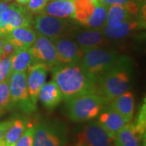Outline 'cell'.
Masks as SVG:
<instances>
[{"label":"cell","instance_id":"cell-1","mask_svg":"<svg viewBox=\"0 0 146 146\" xmlns=\"http://www.w3.org/2000/svg\"><path fill=\"white\" fill-rule=\"evenodd\" d=\"M53 81L56 84L63 99H72L84 94H96V81L86 73L80 63H60L51 68Z\"/></svg>","mask_w":146,"mask_h":146},{"label":"cell","instance_id":"cell-2","mask_svg":"<svg viewBox=\"0 0 146 146\" xmlns=\"http://www.w3.org/2000/svg\"><path fill=\"white\" fill-rule=\"evenodd\" d=\"M132 80V64L128 56L123 55L119 63L102 74L96 81V94L110 102L129 91Z\"/></svg>","mask_w":146,"mask_h":146},{"label":"cell","instance_id":"cell-3","mask_svg":"<svg viewBox=\"0 0 146 146\" xmlns=\"http://www.w3.org/2000/svg\"><path fill=\"white\" fill-rule=\"evenodd\" d=\"M108 103L109 102L99 94H84L66 101V113L74 122H86L98 117Z\"/></svg>","mask_w":146,"mask_h":146},{"label":"cell","instance_id":"cell-4","mask_svg":"<svg viewBox=\"0 0 146 146\" xmlns=\"http://www.w3.org/2000/svg\"><path fill=\"white\" fill-rule=\"evenodd\" d=\"M123 57L115 50L95 48L84 51L80 65L95 81L100 76L115 67Z\"/></svg>","mask_w":146,"mask_h":146},{"label":"cell","instance_id":"cell-5","mask_svg":"<svg viewBox=\"0 0 146 146\" xmlns=\"http://www.w3.org/2000/svg\"><path fill=\"white\" fill-rule=\"evenodd\" d=\"M37 33L54 41L60 37H71L79 31L78 27L63 18L40 14L33 21Z\"/></svg>","mask_w":146,"mask_h":146},{"label":"cell","instance_id":"cell-6","mask_svg":"<svg viewBox=\"0 0 146 146\" xmlns=\"http://www.w3.org/2000/svg\"><path fill=\"white\" fill-rule=\"evenodd\" d=\"M67 140L64 124L54 121H42L35 126L33 146H64Z\"/></svg>","mask_w":146,"mask_h":146},{"label":"cell","instance_id":"cell-7","mask_svg":"<svg viewBox=\"0 0 146 146\" xmlns=\"http://www.w3.org/2000/svg\"><path fill=\"white\" fill-rule=\"evenodd\" d=\"M11 101L17 105L25 113H32L36 110V105L32 102L27 86L26 72H11L9 77Z\"/></svg>","mask_w":146,"mask_h":146},{"label":"cell","instance_id":"cell-8","mask_svg":"<svg viewBox=\"0 0 146 146\" xmlns=\"http://www.w3.org/2000/svg\"><path fill=\"white\" fill-rule=\"evenodd\" d=\"M32 14L25 7L11 3L0 14V36H4L11 30L20 27H30L33 24Z\"/></svg>","mask_w":146,"mask_h":146},{"label":"cell","instance_id":"cell-9","mask_svg":"<svg viewBox=\"0 0 146 146\" xmlns=\"http://www.w3.org/2000/svg\"><path fill=\"white\" fill-rule=\"evenodd\" d=\"M76 146H115L114 139L106 133L98 121L82 127L76 136Z\"/></svg>","mask_w":146,"mask_h":146},{"label":"cell","instance_id":"cell-10","mask_svg":"<svg viewBox=\"0 0 146 146\" xmlns=\"http://www.w3.org/2000/svg\"><path fill=\"white\" fill-rule=\"evenodd\" d=\"M34 63H41L51 68L60 64L54 42L46 36L37 34L34 43L29 48Z\"/></svg>","mask_w":146,"mask_h":146},{"label":"cell","instance_id":"cell-11","mask_svg":"<svg viewBox=\"0 0 146 146\" xmlns=\"http://www.w3.org/2000/svg\"><path fill=\"white\" fill-rule=\"evenodd\" d=\"M53 42L59 63L63 64L80 63L83 58V50L72 37H60L54 40Z\"/></svg>","mask_w":146,"mask_h":146},{"label":"cell","instance_id":"cell-12","mask_svg":"<svg viewBox=\"0 0 146 146\" xmlns=\"http://www.w3.org/2000/svg\"><path fill=\"white\" fill-rule=\"evenodd\" d=\"M50 68L41 63H33L27 71V86L32 102L36 105L38 94L46 82L48 71Z\"/></svg>","mask_w":146,"mask_h":146},{"label":"cell","instance_id":"cell-13","mask_svg":"<svg viewBox=\"0 0 146 146\" xmlns=\"http://www.w3.org/2000/svg\"><path fill=\"white\" fill-rule=\"evenodd\" d=\"M139 10V5L135 0L125 5L109 6L105 25L111 28L118 26L124 21L133 19V16H137Z\"/></svg>","mask_w":146,"mask_h":146},{"label":"cell","instance_id":"cell-14","mask_svg":"<svg viewBox=\"0 0 146 146\" xmlns=\"http://www.w3.org/2000/svg\"><path fill=\"white\" fill-rule=\"evenodd\" d=\"M76 42L83 50L95 48H107L110 45V40L105 36L101 29H85L78 31L76 35Z\"/></svg>","mask_w":146,"mask_h":146},{"label":"cell","instance_id":"cell-15","mask_svg":"<svg viewBox=\"0 0 146 146\" xmlns=\"http://www.w3.org/2000/svg\"><path fill=\"white\" fill-rule=\"evenodd\" d=\"M98 115V123L113 139L116 133L127 123L119 113L109 106H105Z\"/></svg>","mask_w":146,"mask_h":146},{"label":"cell","instance_id":"cell-16","mask_svg":"<svg viewBox=\"0 0 146 146\" xmlns=\"http://www.w3.org/2000/svg\"><path fill=\"white\" fill-rule=\"evenodd\" d=\"M37 33L31 27H20L11 30L4 37L15 46L16 50L29 49L34 43Z\"/></svg>","mask_w":146,"mask_h":146},{"label":"cell","instance_id":"cell-17","mask_svg":"<svg viewBox=\"0 0 146 146\" xmlns=\"http://www.w3.org/2000/svg\"><path fill=\"white\" fill-rule=\"evenodd\" d=\"M109 107L119 113L127 123H129L135 112V97L131 92L127 91L111 100Z\"/></svg>","mask_w":146,"mask_h":146},{"label":"cell","instance_id":"cell-18","mask_svg":"<svg viewBox=\"0 0 146 146\" xmlns=\"http://www.w3.org/2000/svg\"><path fill=\"white\" fill-rule=\"evenodd\" d=\"M141 28H143V24L141 21L131 19L114 28L105 25L101 29V30L103 35L110 40H120L128 36L131 33Z\"/></svg>","mask_w":146,"mask_h":146},{"label":"cell","instance_id":"cell-19","mask_svg":"<svg viewBox=\"0 0 146 146\" xmlns=\"http://www.w3.org/2000/svg\"><path fill=\"white\" fill-rule=\"evenodd\" d=\"M145 136L136 129L133 123H127L122 127L114 137L115 146H141Z\"/></svg>","mask_w":146,"mask_h":146},{"label":"cell","instance_id":"cell-20","mask_svg":"<svg viewBox=\"0 0 146 146\" xmlns=\"http://www.w3.org/2000/svg\"><path fill=\"white\" fill-rule=\"evenodd\" d=\"M41 14L58 17L75 19V7L73 0H53L50 1Z\"/></svg>","mask_w":146,"mask_h":146},{"label":"cell","instance_id":"cell-21","mask_svg":"<svg viewBox=\"0 0 146 146\" xmlns=\"http://www.w3.org/2000/svg\"><path fill=\"white\" fill-rule=\"evenodd\" d=\"M38 99L48 110L54 109L63 100V95L54 81L45 83L39 91Z\"/></svg>","mask_w":146,"mask_h":146},{"label":"cell","instance_id":"cell-22","mask_svg":"<svg viewBox=\"0 0 146 146\" xmlns=\"http://www.w3.org/2000/svg\"><path fill=\"white\" fill-rule=\"evenodd\" d=\"M12 72H26L34 63V58L30 49L16 50L10 57Z\"/></svg>","mask_w":146,"mask_h":146},{"label":"cell","instance_id":"cell-23","mask_svg":"<svg viewBox=\"0 0 146 146\" xmlns=\"http://www.w3.org/2000/svg\"><path fill=\"white\" fill-rule=\"evenodd\" d=\"M28 126L29 121L25 118L19 117L15 119H11V123L6 131L3 141L7 145L13 146L22 136Z\"/></svg>","mask_w":146,"mask_h":146},{"label":"cell","instance_id":"cell-24","mask_svg":"<svg viewBox=\"0 0 146 146\" xmlns=\"http://www.w3.org/2000/svg\"><path fill=\"white\" fill-rule=\"evenodd\" d=\"M108 7L98 3L94 12L83 24V26L90 29H101L106 25Z\"/></svg>","mask_w":146,"mask_h":146},{"label":"cell","instance_id":"cell-25","mask_svg":"<svg viewBox=\"0 0 146 146\" xmlns=\"http://www.w3.org/2000/svg\"><path fill=\"white\" fill-rule=\"evenodd\" d=\"M75 7V20L83 25L94 12L96 4L93 0H73Z\"/></svg>","mask_w":146,"mask_h":146},{"label":"cell","instance_id":"cell-26","mask_svg":"<svg viewBox=\"0 0 146 146\" xmlns=\"http://www.w3.org/2000/svg\"><path fill=\"white\" fill-rule=\"evenodd\" d=\"M12 106L11 101L9 78L0 82V110L10 108Z\"/></svg>","mask_w":146,"mask_h":146},{"label":"cell","instance_id":"cell-27","mask_svg":"<svg viewBox=\"0 0 146 146\" xmlns=\"http://www.w3.org/2000/svg\"><path fill=\"white\" fill-rule=\"evenodd\" d=\"M35 125H30L27 127L20 139L13 146H33Z\"/></svg>","mask_w":146,"mask_h":146},{"label":"cell","instance_id":"cell-28","mask_svg":"<svg viewBox=\"0 0 146 146\" xmlns=\"http://www.w3.org/2000/svg\"><path fill=\"white\" fill-rule=\"evenodd\" d=\"M50 0H29L26 9L30 14H41Z\"/></svg>","mask_w":146,"mask_h":146},{"label":"cell","instance_id":"cell-29","mask_svg":"<svg viewBox=\"0 0 146 146\" xmlns=\"http://www.w3.org/2000/svg\"><path fill=\"white\" fill-rule=\"evenodd\" d=\"M11 64L9 58L0 59V82H3L10 77L11 74Z\"/></svg>","mask_w":146,"mask_h":146},{"label":"cell","instance_id":"cell-30","mask_svg":"<svg viewBox=\"0 0 146 146\" xmlns=\"http://www.w3.org/2000/svg\"><path fill=\"white\" fill-rule=\"evenodd\" d=\"M16 51V48L15 46L11 43L7 38L4 37V41H3V45L2 48V51L0 54V59L1 58H9L12 55V54Z\"/></svg>","mask_w":146,"mask_h":146},{"label":"cell","instance_id":"cell-31","mask_svg":"<svg viewBox=\"0 0 146 146\" xmlns=\"http://www.w3.org/2000/svg\"><path fill=\"white\" fill-rule=\"evenodd\" d=\"M133 0H99L100 3L109 7L111 5H125Z\"/></svg>","mask_w":146,"mask_h":146},{"label":"cell","instance_id":"cell-32","mask_svg":"<svg viewBox=\"0 0 146 146\" xmlns=\"http://www.w3.org/2000/svg\"><path fill=\"white\" fill-rule=\"evenodd\" d=\"M11 123V120L0 122V141L3 140V136H4V134H5L6 131L7 130V128L10 127Z\"/></svg>","mask_w":146,"mask_h":146},{"label":"cell","instance_id":"cell-33","mask_svg":"<svg viewBox=\"0 0 146 146\" xmlns=\"http://www.w3.org/2000/svg\"><path fill=\"white\" fill-rule=\"evenodd\" d=\"M16 1L17 4L21 6L26 5L27 3H28V2H29V0H16Z\"/></svg>","mask_w":146,"mask_h":146},{"label":"cell","instance_id":"cell-34","mask_svg":"<svg viewBox=\"0 0 146 146\" xmlns=\"http://www.w3.org/2000/svg\"><path fill=\"white\" fill-rule=\"evenodd\" d=\"M3 41H4V37L0 36V54L2 51V48H3Z\"/></svg>","mask_w":146,"mask_h":146},{"label":"cell","instance_id":"cell-35","mask_svg":"<svg viewBox=\"0 0 146 146\" xmlns=\"http://www.w3.org/2000/svg\"><path fill=\"white\" fill-rule=\"evenodd\" d=\"M0 146H12V145H7V144H5L3 141V140H1L0 141Z\"/></svg>","mask_w":146,"mask_h":146},{"label":"cell","instance_id":"cell-36","mask_svg":"<svg viewBox=\"0 0 146 146\" xmlns=\"http://www.w3.org/2000/svg\"><path fill=\"white\" fill-rule=\"evenodd\" d=\"M93 1H94V3H95V4H97V3H98L99 2V0H93Z\"/></svg>","mask_w":146,"mask_h":146},{"label":"cell","instance_id":"cell-37","mask_svg":"<svg viewBox=\"0 0 146 146\" xmlns=\"http://www.w3.org/2000/svg\"><path fill=\"white\" fill-rule=\"evenodd\" d=\"M5 1H11V0H5Z\"/></svg>","mask_w":146,"mask_h":146},{"label":"cell","instance_id":"cell-38","mask_svg":"<svg viewBox=\"0 0 146 146\" xmlns=\"http://www.w3.org/2000/svg\"><path fill=\"white\" fill-rule=\"evenodd\" d=\"M0 1H1V0H0Z\"/></svg>","mask_w":146,"mask_h":146}]
</instances>
